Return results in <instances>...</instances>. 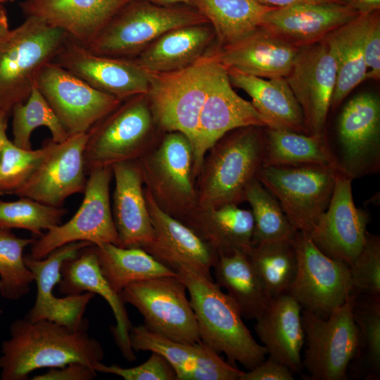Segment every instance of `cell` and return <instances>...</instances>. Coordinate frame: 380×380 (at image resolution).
<instances>
[{"label":"cell","instance_id":"cell-50","mask_svg":"<svg viewBox=\"0 0 380 380\" xmlns=\"http://www.w3.org/2000/svg\"><path fill=\"white\" fill-rule=\"evenodd\" d=\"M265 6L272 7H284L297 4H319V3H338L349 4L348 0H255ZM350 5V4H349Z\"/></svg>","mask_w":380,"mask_h":380},{"label":"cell","instance_id":"cell-28","mask_svg":"<svg viewBox=\"0 0 380 380\" xmlns=\"http://www.w3.org/2000/svg\"><path fill=\"white\" fill-rule=\"evenodd\" d=\"M58 287L65 295H78L87 291L103 297L116 321L115 326L110 327V331L122 355L129 362L137 359L129 338L132 325L125 303L104 277L93 245L84 247L76 257L64 262Z\"/></svg>","mask_w":380,"mask_h":380},{"label":"cell","instance_id":"cell-3","mask_svg":"<svg viewBox=\"0 0 380 380\" xmlns=\"http://www.w3.org/2000/svg\"><path fill=\"white\" fill-rule=\"evenodd\" d=\"M263 128L248 126L234 129L207 151L196 179L198 209L244 201L246 189L263 165Z\"/></svg>","mask_w":380,"mask_h":380},{"label":"cell","instance_id":"cell-9","mask_svg":"<svg viewBox=\"0 0 380 380\" xmlns=\"http://www.w3.org/2000/svg\"><path fill=\"white\" fill-rule=\"evenodd\" d=\"M354 296L335 308L327 318L303 310L301 312L305 349L302 368L312 380H346L354 360L359 334L354 321Z\"/></svg>","mask_w":380,"mask_h":380},{"label":"cell","instance_id":"cell-49","mask_svg":"<svg viewBox=\"0 0 380 380\" xmlns=\"http://www.w3.org/2000/svg\"><path fill=\"white\" fill-rule=\"evenodd\" d=\"M96 373L90 366L71 362L61 367L50 368L44 374L34 376L32 380H91Z\"/></svg>","mask_w":380,"mask_h":380},{"label":"cell","instance_id":"cell-24","mask_svg":"<svg viewBox=\"0 0 380 380\" xmlns=\"http://www.w3.org/2000/svg\"><path fill=\"white\" fill-rule=\"evenodd\" d=\"M299 47L261 26L242 39L209 52L226 68L262 78L286 77Z\"/></svg>","mask_w":380,"mask_h":380},{"label":"cell","instance_id":"cell-53","mask_svg":"<svg viewBox=\"0 0 380 380\" xmlns=\"http://www.w3.org/2000/svg\"><path fill=\"white\" fill-rule=\"evenodd\" d=\"M8 18L4 8L0 6V39L5 37L10 32Z\"/></svg>","mask_w":380,"mask_h":380},{"label":"cell","instance_id":"cell-27","mask_svg":"<svg viewBox=\"0 0 380 380\" xmlns=\"http://www.w3.org/2000/svg\"><path fill=\"white\" fill-rule=\"evenodd\" d=\"M115 189L113 217L123 248H144L154 239V231L144 194L138 160L113 165Z\"/></svg>","mask_w":380,"mask_h":380},{"label":"cell","instance_id":"cell-13","mask_svg":"<svg viewBox=\"0 0 380 380\" xmlns=\"http://www.w3.org/2000/svg\"><path fill=\"white\" fill-rule=\"evenodd\" d=\"M293 243L297 270L288 293L302 308L327 318L351 293L349 266L323 253L306 233L296 232Z\"/></svg>","mask_w":380,"mask_h":380},{"label":"cell","instance_id":"cell-29","mask_svg":"<svg viewBox=\"0 0 380 380\" xmlns=\"http://www.w3.org/2000/svg\"><path fill=\"white\" fill-rule=\"evenodd\" d=\"M302 307L289 293L272 298L255 320V331L269 357L293 373L302 369L301 351L305 343Z\"/></svg>","mask_w":380,"mask_h":380},{"label":"cell","instance_id":"cell-55","mask_svg":"<svg viewBox=\"0 0 380 380\" xmlns=\"http://www.w3.org/2000/svg\"><path fill=\"white\" fill-rule=\"evenodd\" d=\"M2 313V310L0 309V315Z\"/></svg>","mask_w":380,"mask_h":380},{"label":"cell","instance_id":"cell-19","mask_svg":"<svg viewBox=\"0 0 380 380\" xmlns=\"http://www.w3.org/2000/svg\"><path fill=\"white\" fill-rule=\"evenodd\" d=\"M336 72L334 57L324 40L299 47L285 78L302 108L308 134L324 133Z\"/></svg>","mask_w":380,"mask_h":380},{"label":"cell","instance_id":"cell-40","mask_svg":"<svg viewBox=\"0 0 380 380\" xmlns=\"http://www.w3.org/2000/svg\"><path fill=\"white\" fill-rule=\"evenodd\" d=\"M11 114L12 141L20 148L32 149V134L39 127H46L49 129L51 139L55 143L63 142L70 137L36 85L25 101L13 106Z\"/></svg>","mask_w":380,"mask_h":380},{"label":"cell","instance_id":"cell-18","mask_svg":"<svg viewBox=\"0 0 380 380\" xmlns=\"http://www.w3.org/2000/svg\"><path fill=\"white\" fill-rule=\"evenodd\" d=\"M51 62L121 101L149 89L151 73L134 59L94 53L69 35Z\"/></svg>","mask_w":380,"mask_h":380},{"label":"cell","instance_id":"cell-47","mask_svg":"<svg viewBox=\"0 0 380 380\" xmlns=\"http://www.w3.org/2000/svg\"><path fill=\"white\" fill-rule=\"evenodd\" d=\"M363 52L367 68L366 80L380 77V15L379 11L369 13L363 36Z\"/></svg>","mask_w":380,"mask_h":380},{"label":"cell","instance_id":"cell-31","mask_svg":"<svg viewBox=\"0 0 380 380\" xmlns=\"http://www.w3.org/2000/svg\"><path fill=\"white\" fill-rule=\"evenodd\" d=\"M215 38L210 23L177 27L162 34L133 59L151 73L177 71L205 56Z\"/></svg>","mask_w":380,"mask_h":380},{"label":"cell","instance_id":"cell-6","mask_svg":"<svg viewBox=\"0 0 380 380\" xmlns=\"http://www.w3.org/2000/svg\"><path fill=\"white\" fill-rule=\"evenodd\" d=\"M156 127L146 94L123 100L87 132V175L94 169L140 158L157 143Z\"/></svg>","mask_w":380,"mask_h":380},{"label":"cell","instance_id":"cell-44","mask_svg":"<svg viewBox=\"0 0 380 380\" xmlns=\"http://www.w3.org/2000/svg\"><path fill=\"white\" fill-rule=\"evenodd\" d=\"M47 150L24 149L8 140L0 158V194H14L30 179Z\"/></svg>","mask_w":380,"mask_h":380},{"label":"cell","instance_id":"cell-5","mask_svg":"<svg viewBox=\"0 0 380 380\" xmlns=\"http://www.w3.org/2000/svg\"><path fill=\"white\" fill-rule=\"evenodd\" d=\"M202 23H209L194 8L130 0L86 48L98 55L133 59L167 31Z\"/></svg>","mask_w":380,"mask_h":380},{"label":"cell","instance_id":"cell-7","mask_svg":"<svg viewBox=\"0 0 380 380\" xmlns=\"http://www.w3.org/2000/svg\"><path fill=\"white\" fill-rule=\"evenodd\" d=\"M138 161L145 187L159 207L186 224L198 210L189 139L179 132H166Z\"/></svg>","mask_w":380,"mask_h":380},{"label":"cell","instance_id":"cell-25","mask_svg":"<svg viewBox=\"0 0 380 380\" xmlns=\"http://www.w3.org/2000/svg\"><path fill=\"white\" fill-rule=\"evenodd\" d=\"M130 0H24L26 17H35L65 31L87 47Z\"/></svg>","mask_w":380,"mask_h":380},{"label":"cell","instance_id":"cell-11","mask_svg":"<svg viewBox=\"0 0 380 380\" xmlns=\"http://www.w3.org/2000/svg\"><path fill=\"white\" fill-rule=\"evenodd\" d=\"M186 293L178 274L132 283L119 295L125 304L137 309L148 330L176 341L194 343L201 339Z\"/></svg>","mask_w":380,"mask_h":380},{"label":"cell","instance_id":"cell-20","mask_svg":"<svg viewBox=\"0 0 380 380\" xmlns=\"http://www.w3.org/2000/svg\"><path fill=\"white\" fill-rule=\"evenodd\" d=\"M91 245L87 241H75L56 248L42 259L34 258L30 254L24 256L25 265L32 272L37 285L35 302L25 318L31 322L47 319L72 329L88 326L83 315L96 294L84 292L58 298L54 295L53 289L61 279L64 262L76 257L82 248Z\"/></svg>","mask_w":380,"mask_h":380},{"label":"cell","instance_id":"cell-45","mask_svg":"<svg viewBox=\"0 0 380 380\" xmlns=\"http://www.w3.org/2000/svg\"><path fill=\"white\" fill-rule=\"evenodd\" d=\"M354 296H380V237L367 232L365 243L349 266Z\"/></svg>","mask_w":380,"mask_h":380},{"label":"cell","instance_id":"cell-2","mask_svg":"<svg viewBox=\"0 0 380 380\" xmlns=\"http://www.w3.org/2000/svg\"><path fill=\"white\" fill-rule=\"evenodd\" d=\"M170 268L184 283L199 331L200 339L217 353H224L228 362H236L248 370L258 366L267 355L245 325L241 311L213 279L184 263Z\"/></svg>","mask_w":380,"mask_h":380},{"label":"cell","instance_id":"cell-34","mask_svg":"<svg viewBox=\"0 0 380 380\" xmlns=\"http://www.w3.org/2000/svg\"><path fill=\"white\" fill-rule=\"evenodd\" d=\"M213 270L216 284L227 290L243 318L256 319L262 314L272 298L246 253L220 254Z\"/></svg>","mask_w":380,"mask_h":380},{"label":"cell","instance_id":"cell-16","mask_svg":"<svg viewBox=\"0 0 380 380\" xmlns=\"http://www.w3.org/2000/svg\"><path fill=\"white\" fill-rule=\"evenodd\" d=\"M248 126L267 127L265 120L251 102L235 92L226 68L217 62L192 143L195 179L207 151L227 133Z\"/></svg>","mask_w":380,"mask_h":380},{"label":"cell","instance_id":"cell-38","mask_svg":"<svg viewBox=\"0 0 380 380\" xmlns=\"http://www.w3.org/2000/svg\"><path fill=\"white\" fill-rule=\"evenodd\" d=\"M293 241L257 244L246 253L271 298L288 293L296 276L297 256Z\"/></svg>","mask_w":380,"mask_h":380},{"label":"cell","instance_id":"cell-42","mask_svg":"<svg viewBox=\"0 0 380 380\" xmlns=\"http://www.w3.org/2000/svg\"><path fill=\"white\" fill-rule=\"evenodd\" d=\"M34 240L0 228V294L4 298L16 300L30 291L34 277L25 265L23 251Z\"/></svg>","mask_w":380,"mask_h":380},{"label":"cell","instance_id":"cell-52","mask_svg":"<svg viewBox=\"0 0 380 380\" xmlns=\"http://www.w3.org/2000/svg\"><path fill=\"white\" fill-rule=\"evenodd\" d=\"M10 114L0 112V158L4 147L9 140L6 136V129Z\"/></svg>","mask_w":380,"mask_h":380},{"label":"cell","instance_id":"cell-21","mask_svg":"<svg viewBox=\"0 0 380 380\" xmlns=\"http://www.w3.org/2000/svg\"><path fill=\"white\" fill-rule=\"evenodd\" d=\"M352 180L337 172L329 205L308 234L323 253L348 266L365 243L369 220L366 211L354 203Z\"/></svg>","mask_w":380,"mask_h":380},{"label":"cell","instance_id":"cell-56","mask_svg":"<svg viewBox=\"0 0 380 380\" xmlns=\"http://www.w3.org/2000/svg\"><path fill=\"white\" fill-rule=\"evenodd\" d=\"M6 1V0H0V1Z\"/></svg>","mask_w":380,"mask_h":380},{"label":"cell","instance_id":"cell-37","mask_svg":"<svg viewBox=\"0 0 380 380\" xmlns=\"http://www.w3.org/2000/svg\"><path fill=\"white\" fill-rule=\"evenodd\" d=\"M101 270L111 286L120 293L127 285L151 278L177 276L141 248H123L113 243L93 245Z\"/></svg>","mask_w":380,"mask_h":380},{"label":"cell","instance_id":"cell-39","mask_svg":"<svg viewBox=\"0 0 380 380\" xmlns=\"http://www.w3.org/2000/svg\"><path fill=\"white\" fill-rule=\"evenodd\" d=\"M244 201L250 204L254 220L252 246L275 241L293 240L296 232L280 204L257 178L246 189Z\"/></svg>","mask_w":380,"mask_h":380},{"label":"cell","instance_id":"cell-14","mask_svg":"<svg viewBox=\"0 0 380 380\" xmlns=\"http://www.w3.org/2000/svg\"><path fill=\"white\" fill-rule=\"evenodd\" d=\"M338 149L333 151L339 172L351 179L380 170V101L360 94L343 106L337 124Z\"/></svg>","mask_w":380,"mask_h":380},{"label":"cell","instance_id":"cell-4","mask_svg":"<svg viewBox=\"0 0 380 380\" xmlns=\"http://www.w3.org/2000/svg\"><path fill=\"white\" fill-rule=\"evenodd\" d=\"M68 34L44 20L26 17L0 39V112L11 115L35 86L40 69L51 62Z\"/></svg>","mask_w":380,"mask_h":380},{"label":"cell","instance_id":"cell-30","mask_svg":"<svg viewBox=\"0 0 380 380\" xmlns=\"http://www.w3.org/2000/svg\"><path fill=\"white\" fill-rule=\"evenodd\" d=\"M232 86L241 89L267 128L308 134L302 108L285 77L262 78L226 68Z\"/></svg>","mask_w":380,"mask_h":380},{"label":"cell","instance_id":"cell-43","mask_svg":"<svg viewBox=\"0 0 380 380\" xmlns=\"http://www.w3.org/2000/svg\"><path fill=\"white\" fill-rule=\"evenodd\" d=\"M67 210L27 197L13 201L0 200V228L23 229L40 236L42 231L61 224Z\"/></svg>","mask_w":380,"mask_h":380},{"label":"cell","instance_id":"cell-12","mask_svg":"<svg viewBox=\"0 0 380 380\" xmlns=\"http://www.w3.org/2000/svg\"><path fill=\"white\" fill-rule=\"evenodd\" d=\"M88 175L84 198L77 211L69 221L34 241L30 253L33 258H44L56 248L75 241L120 246L110 201L112 167L94 169Z\"/></svg>","mask_w":380,"mask_h":380},{"label":"cell","instance_id":"cell-46","mask_svg":"<svg viewBox=\"0 0 380 380\" xmlns=\"http://www.w3.org/2000/svg\"><path fill=\"white\" fill-rule=\"evenodd\" d=\"M94 369L96 372L112 374L125 380H176L175 370L166 359L156 352H151L149 358L144 363L131 368L119 365H106L99 362Z\"/></svg>","mask_w":380,"mask_h":380},{"label":"cell","instance_id":"cell-32","mask_svg":"<svg viewBox=\"0 0 380 380\" xmlns=\"http://www.w3.org/2000/svg\"><path fill=\"white\" fill-rule=\"evenodd\" d=\"M220 254L252 248L254 220L251 210L229 203L210 210L198 209L186 224Z\"/></svg>","mask_w":380,"mask_h":380},{"label":"cell","instance_id":"cell-17","mask_svg":"<svg viewBox=\"0 0 380 380\" xmlns=\"http://www.w3.org/2000/svg\"><path fill=\"white\" fill-rule=\"evenodd\" d=\"M87 133L70 136L65 141L45 142L47 150L38 167L15 192L45 205L60 207L69 196L84 193L87 179L84 164Z\"/></svg>","mask_w":380,"mask_h":380},{"label":"cell","instance_id":"cell-23","mask_svg":"<svg viewBox=\"0 0 380 380\" xmlns=\"http://www.w3.org/2000/svg\"><path fill=\"white\" fill-rule=\"evenodd\" d=\"M144 194L154 231L153 241L144 248L161 263H184L209 279L219 255L191 228L162 210L148 189Z\"/></svg>","mask_w":380,"mask_h":380},{"label":"cell","instance_id":"cell-1","mask_svg":"<svg viewBox=\"0 0 380 380\" xmlns=\"http://www.w3.org/2000/svg\"><path fill=\"white\" fill-rule=\"evenodd\" d=\"M88 326L72 329L56 322L26 318L14 320L11 337L1 344V380H26L40 368L80 362L94 369L102 361L101 345L87 333Z\"/></svg>","mask_w":380,"mask_h":380},{"label":"cell","instance_id":"cell-35","mask_svg":"<svg viewBox=\"0 0 380 380\" xmlns=\"http://www.w3.org/2000/svg\"><path fill=\"white\" fill-rule=\"evenodd\" d=\"M213 27L217 47L231 45L262 25L266 14L275 7L255 0H189Z\"/></svg>","mask_w":380,"mask_h":380},{"label":"cell","instance_id":"cell-8","mask_svg":"<svg viewBox=\"0 0 380 380\" xmlns=\"http://www.w3.org/2000/svg\"><path fill=\"white\" fill-rule=\"evenodd\" d=\"M217 63L208 51L185 68L165 73L150 72L146 96L158 128L165 132H181L193 143Z\"/></svg>","mask_w":380,"mask_h":380},{"label":"cell","instance_id":"cell-22","mask_svg":"<svg viewBox=\"0 0 380 380\" xmlns=\"http://www.w3.org/2000/svg\"><path fill=\"white\" fill-rule=\"evenodd\" d=\"M129 338L134 351L156 352L163 356L175 370L177 380H239L244 373L201 341H176L144 325L132 327Z\"/></svg>","mask_w":380,"mask_h":380},{"label":"cell","instance_id":"cell-26","mask_svg":"<svg viewBox=\"0 0 380 380\" xmlns=\"http://www.w3.org/2000/svg\"><path fill=\"white\" fill-rule=\"evenodd\" d=\"M360 14L349 4H297L274 8L262 26L300 47L322 40Z\"/></svg>","mask_w":380,"mask_h":380},{"label":"cell","instance_id":"cell-48","mask_svg":"<svg viewBox=\"0 0 380 380\" xmlns=\"http://www.w3.org/2000/svg\"><path fill=\"white\" fill-rule=\"evenodd\" d=\"M293 372L284 365L268 357L243 374L239 380H293Z\"/></svg>","mask_w":380,"mask_h":380},{"label":"cell","instance_id":"cell-41","mask_svg":"<svg viewBox=\"0 0 380 380\" xmlns=\"http://www.w3.org/2000/svg\"><path fill=\"white\" fill-rule=\"evenodd\" d=\"M353 313L359 334L358 348L353 362L357 360L362 367L365 379H378L380 376V296H354Z\"/></svg>","mask_w":380,"mask_h":380},{"label":"cell","instance_id":"cell-33","mask_svg":"<svg viewBox=\"0 0 380 380\" xmlns=\"http://www.w3.org/2000/svg\"><path fill=\"white\" fill-rule=\"evenodd\" d=\"M369 13H360L322 39L329 46L337 68L330 106L333 110L366 80L367 68L364 58L363 36Z\"/></svg>","mask_w":380,"mask_h":380},{"label":"cell","instance_id":"cell-10","mask_svg":"<svg viewBox=\"0 0 380 380\" xmlns=\"http://www.w3.org/2000/svg\"><path fill=\"white\" fill-rule=\"evenodd\" d=\"M337 172L313 165L262 166L256 178L277 200L294 230L309 234L329 205Z\"/></svg>","mask_w":380,"mask_h":380},{"label":"cell","instance_id":"cell-54","mask_svg":"<svg viewBox=\"0 0 380 380\" xmlns=\"http://www.w3.org/2000/svg\"><path fill=\"white\" fill-rule=\"evenodd\" d=\"M156 4L162 5H174L176 4L183 3L189 5V0H152Z\"/></svg>","mask_w":380,"mask_h":380},{"label":"cell","instance_id":"cell-15","mask_svg":"<svg viewBox=\"0 0 380 380\" xmlns=\"http://www.w3.org/2000/svg\"><path fill=\"white\" fill-rule=\"evenodd\" d=\"M35 85L70 136L87 133L122 101L53 62L40 69Z\"/></svg>","mask_w":380,"mask_h":380},{"label":"cell","instance_id":"cell-51","mask_svg":"<svg viewBox=\"0 0 380 380\" xmlns=\"http://www.w3.org/2000/svg\"><path fill=\"white\" fill-rule=\"evenodd\" d=\"M360 13H369L380 9V0H348Z\"/></svg>","mask_w":380,"mask_h":380},{"label":"cell","instance_id":"cell-36","mask_svg":"<svg viewBox=\"0 0 380 380\" xmlns=\"http://www.w3.org/2000/svg\"><path fill=\"white\" fill-rule=\"evenodd\" d=\"M262 166L319 165L339 171L324 133L305 134L265 127Z\"/></svg>","mask_w":380,"mask_h":380}]
</instances>
